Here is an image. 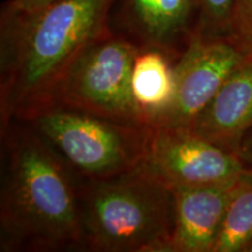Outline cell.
<instances>
[{
	"instance_id": "1",
	"label": "cell",
	"mask_w": 252,
	"mask_h": 252,
	"mask_svg": "<svg viewBox=\"0 0 252 252\" xmlns=\"http://www.w3.org/2000/svg\"><path fill=\"white\" fill-rule=\"evenodd\" d=\"M113 0H56L1 18V130L52 106L59 84L82 53L106 35Z\"/></svg>"
},
{
	"instance_id": "2",
	"label": "cell",
	"mask_w": 252,
	"mask_h": 252,
	"mask_svg": "<svg viewBox=\"0 0 252 252\" xmlns=\"http://www.w3.org/2000/svg\"><path fill=\"white\" fill-rule=\"evenodd\" d=\"M1 133V251L87 248L80 197L52 147L36 131L13 124Z\"/></svg>"
},
{
	"instance_id": "3",
	"label": "cell",
	"mask_w": 252,
	"mask_h": 252,
	"mask_svg": "<svg viewBox=\"0 0 252 252\" xmlns=\"http://www.w3.org/2000/svg\"><path fill=\"white\" fill-rule=\"evenodd\" d=\"M87 248L103 252H171L173 189L143 166L93 179L81 196Z\"/></svg>"
},
{
	"instance_id": "4",
	"label": "cell",
	"mask_w": 252,
	"mask_h": 252,
	"mask_svg": "<svg viewBox=\"0 0 252 252\" xmlns=\"http://www.w3.org/2000/svg\"><path fill=\"white\" fill-rule=\"evenodd\" d=\"M31 123L82 175L108 179L143 165L153 126L111 121L74 110L50 108Z\"/></svg>"
},
{
	"instance_id": "5",
	"label": "cell",
	"mask_w": 252,
	"mask_h": 252,
	"mask_svg": "<svg viewBox=\"0 0 252 252\" xmlns=\"http://www.w3.org/2000/svg\"><path fill=\"white\" fill-rule=\"evenodd\" d=\"M138 50L139 47L130 41L110 33L94 41L63 77L50 108L150 125L132 91V70Z\"/></svg>"
},
{
	"instance_id": "6",
	"label": "cell",
	"mask_w": 252,
	"mask_h": 252,
	"mask_svg": "<svg viewBox=\"0 0 252 252\" xmlns=\"http://www.w3.org/2000/svg\"><path fill=\"white\" fill-rule=\"evenodd\" d=\"M141 166L172 189L226 184L252 172L237 154L189 128L165 126H153Z\"/></svg>"
},
{
	"instance_id": "7",
	"label": "cell",
	"mask_w": 252,
	"mask_h": 252,
	"mask_svg": "<svg viewBox=\"0 0 252 252\" xmlns=\"http://www.w3.org/2000/svg\"><path fill=\"white\" fill-rule=\"evenodd\" d=\"M247 59L225 36L196 31L174 64L172 104L153 126L189 128L226 78Z\"/></svg>"
},
{
	"instance_id": "8",
	"label": "cell",
	"mask_w": 252,
	"mask_h": 252,
	"mask_svg": "<svg viewBox=\"0 0 252 252\" xmlns=\"http://www.w3.org/2000/svg\"><path fill=\"white\" fill-rule=\"evenodd\" d=\"M244 176L220 185L173 188L171 252L213 251L230 200Z\"/></svg>"
},
{
	"instance_id": "9",
	"label": "cell",
	"mask_w": 252,
	"mask_h": 252,
	"mask_svg": "<svg viewBox=\"0 0 252 252\" xmlns=\"http://www.w3.org/2000/svg\"><path fill=\"white\" fill-rule=\"evenodd\" d=\"M252 126V61L242 63L197 116L189 130L236 154Z\"/></svg>"
},
{
	"instance_id": "10",
	"label": "cell",
	"mask_w": 252,
	"mask_h": 252,
	"mask_svg": "<svg viewBox=\"0 0 252 252\" xmlns=\"http://www.w3.org/2000/svg\"><path fill=\"white\" fill-rule=\"evenodd\" d=\"M195 0H125L128 26L143 46L171 50L187 34Z\"/></svg>"
},
{
	"instance_id": "11",
	"label": "cell",
	"mask_w": 252,
	"mask_h": 252,
	"mask_svg": "<svg viewBox=\"0 0 252 252\" xmlns=\"http://www.w3.org/2000/svg\"><path fill=\"white\" fill-rule=\"evenodd\" d=\"M135 102L151 126L169 108L175 93L174 65L167 50L139 47L132 70Z\"/></svg>"
},
{
	"instance_id": "12",
	"label": "cell",
	"mask_w": 252,
	"mask_h": 252,
	"mask_svg": "<svg viewBox=\"0 0 252 252\" xmlns=\"http://www.w3.org/2000/svg\"><path fill=\"white\" fill-rule=\"evenodd\" d=\"M252 243V172L230 200L212 252H247Z\"/></svg>"
},
{
	"instance_id": "13",
	"label": "cell",
	"mask_w": 252,
	"mask_h": 252,
	"mask_svg": "<svg viewBox=\"0 0 252 252\" xmlns=\"http://www.w3.org/2000/svg\"><path fill=\"white\" fill-rule=\"evenodd\" d=\"M225 37L252 61V0H235Z\"/></svg>"
},
{
	"instance_id": "14",
	"label": "cell",
	"mask_w": 252,
	"mask_h": 252,
	"mask_svg": "<svg viewBox=\"0 0 252 252\" xmlns=\"http://www.w3.org/2000/svg\"><path fill=\"white\" fill-rule=\"evenodd\" d=\"M200 12L197 31L208 36H225L235 0H195Z\"/></svg>"
},
{
	"instance_id": "15",
	"label": "cell",
	"mask_w": 252,
	"mask_h": 252,
	"mask_svg": "<svg viewBox=\"0 0 252 252\" xmlns=\"http://www.w3.org/2000/svg\"><path fill=\"white\" fill-rule=\"evenodd\" d=\"M56 0H9L6 8L15 12H33Z\"/></svg>"
},
{
	"instance_id": "16",
	"label": "cell",
	"mask_w": 252,
	"mask_h": 252,
	"mask_svg": "<svg viewBox=\"0 0 252 252\" xmlns=\"http://www.w3.org/2000/svg\"><path fill=\"white\" fill-rule=\"evenodd\" d=\"M236 154L244 162V165L252 171V126L242 138Z\"/></svg>"
},
{
	"instance_id": "17",
	"label": "cell",
	"mask_w": 252,
	"mask_h": 252,
	"mask_svg": "<svg viewBox=\"0 0 252 252\" xmlns=\"http://www.w3.org/2000/svg\"><path fill=\"white\" fill-rule=\"evenodd\" d=\"M247 252H252V243L250 244V247L247 249Z\"/></svg>"
}]
</instances>
